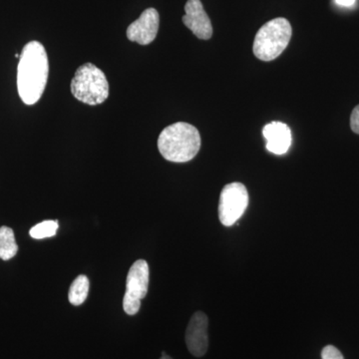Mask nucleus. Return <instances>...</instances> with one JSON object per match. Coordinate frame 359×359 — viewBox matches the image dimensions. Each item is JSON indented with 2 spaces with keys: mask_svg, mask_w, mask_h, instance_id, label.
<instances>
[{
  "mask_svg": "<svg viewBox=\"0 0 359 359\" xmlns=\"http://www.w3.org/2000/svg\"><path fill=\"white\" fill-rule=\"evenodd\" d=\"M49 74L48 56L43 45L32 41L23 47L18 67V89L26 105L39 102Z\"/></svg>",
  "mask_w": 359,
  "mask_h": 359,
  "instance_id": "f257e3e1",
  "label": "nucleus"
},
{
  "mask_svg": "<svg viewBox=\"0 0 359 359\" xmlns=\"http://www.w3.org/2000/svg\"><path fill=\"white\" fill-rule=\"evenodd\" d=\"M201 135L193 125L185 122L175 123L161 132L158 149L167 161L186 163L199 153Z\"/></svg>",
  "mask_w": 359,
  "mask_h": 359,
  "instance_id": "f03ea898",
  "label": "nucleus"
},
{
  "mask_svg": "<svg viewBox=\"0 0 359 359\" xmlns=\"http://www.w3.org/2000/svg\"><path fill=\"white\" fill-rule=\"evenodd\" d=\"M77 100L87 105H99L109 96V83L102 70L92 63H85L75 72L70 85Z\"/></svg>",
  "mask_w": 359,
  "mask_h": 359,
  "instance_id": "7ed1b4c3",
  "label": "nucleus"
},
{
  "mask_svg": "<svg viewBox=\"0 0 359 359\" xmlns=\"http://www.w3.org/2000/svg\"><path fill=\"white\" fill-rule=\"evenodd\" d=\"M292 29L289 20L278 18L262 26L255 37L254 54L263 61L278 58L285 51L292 39Z\"/></svg>",
  "mask_w": 359,
  "mask_h": 359,
  "instance_id": "20e7f679",
  "label": "nucleus"
},
{
  "mask_svg": "<svg viewBox=\"0 0 359 359\" xmlns=\"http://www.w3.org/2000/svg\"><path fill=\"white\" fill-rule=\"evenodd\" d=\"M150 271L147 262L139 259L132 264L126 280V292L123 299V309L129 316L138 313L142 299H145L149 289Z\"/></svg>",
  "mask_w": 359,
  "mask_h": 359,
  "instance_id": "39448f33",
  "label": "nucleus"
},
{
  "mask_svg": "<svg viewBox=\"0 0 359 359\" xmlns=\"http://www.w3.org/2000/svg\"><path fill=\"white\" fill-rule=\"evenodd\" d=\"M249 205V193L244 184H228L219 196V219L224 226H231L242 218Z\"/></svg>",
  "mask_w": 359,
  "mask_h": 359,
  "instance_id": "423d86ee",
  "label": "nucleus"
},
{
  "mask_svg": "<svg viewBox=\"0 0 359 359\" xmlns=\"http://www.w3.org/2000/svg\"><path fill=\"white\" fill-rule=\"evenodd\" d=\"M160 25V16L155 8H148L140 18L127 28V37L130 41L140 45H148L154 41Z\"/></svg>",
  "mask_w": 359,
  "mask_h": 359,
  "instance_id": "0eeeda50",
  "label": "nucleus"
},
{
  "mask_svg": "<svg viewBox=\"0 0 359 359\" xmlns=\"http://www.w3.org/2000/svg\"><path fill=\"white\" fill-rule=\"evenodd\" d=\"M208 327H209V320L204 313L197 311L194 313L186 330L187 346L194 356L201 358L207 353L208 346H209Z\"/></svg>",
  "mask_w": 359,
  "mask_h": 359,
  "instance_id": "6e6552de",
  "label": "nucleus"
},
{
  "mask_svg": "<svg viewBox=\"0 0 359 359\" xmlns=\"http://www.w3.org/2000/svg\"><path fill=\"white\" fill-rule=\"evenodd\" d=\"M184 25L199 39L208 40L212 35V26L201 0H188L185 6Z\"/></svg>",
  "mask_w": 359,
  "mask_h": 359,
  "instance_id": "1a4fd4ad",
  "label": "nucleus"
},
{
  "mask_svg": "<svg viewBox=\"0 0 359 359\" xmlns=\"http://www.w3.org/2000/svg\"><path fill=\"white\" fill-rule=\"evenodd\" d=\"M266 140V149L276 155H283L289 151L292 144V132L290 127L283 122H271L263 129Z\"/></svg>",
  "mask_w": 359,
  "mask_h": 359,
  "instance_id": "9d476101",
  "label": "nucleus"
},
{
  "mask_svg": "<svg viewBox=\"0 0 359 359\" xmlns=\"http://www.w3.org/2000/svg\"><path fill=\"white\" fill-rule=\"evenodd\" d=\"M18 245L13 229L9 226H0V259L9 261L16 256Z\"/></svg>",
  "mask_w": 359,
  "mask_h": 359,
  "instance_id": "9b49d317",
  "label": "nucleus"
},
{
  "mask_svg": "<svg viewBox=\"0 0 359 359\" xmlns=\"http://www.w3.org/2000/svg\"><path fill=\"white\" fill-rule=\"evenodd\" d=\"M89 292V280L86 276L81 275L75 278L74 282L70 285L68 299L73 306H81Z\"/></svg>",
  "mask_w": 359,
  "mask_h": 359,
  "instance_id": "f8f14e48",
  "label": "nucleus"
},
{
  "mask_svg": "<svg viewBox=\"0 0 359 359\" xmlns=\"http://www.w3.org/2000/svg\"><path fill=\"white\" fill-rule=\"evenodd\" d=\"M57 221H44L37 224L30 230V236L35 240L54 237L58 230Z\"/></svg>",
  "mask_w": 359,
  "mask_h": 359,
  "instance_id": "ddd939ff",
  "label": "nucleus"
},
{
  "mask_svg": "<svg viewBox=\"0 0 359 359\" xmlns=\"http://www.w3.org/2000/svg\"><path fill=\"white\" fill-rule=\"evenodd\" d=\"M323 359H344L341 353L334 346H327L321 351Z\"/></svg>",
  "mask_w": 359,
  "mask_h": 359,
  "instance_id": "4468645a",
  "label": "nucleus"
},
{
  "mask_svg": "<svg viewBox=\"0 0 359 359\" xmlns=\"http://www.w3.org/2000/svg\"><path fill=\"white\" fill-rule=\"evenodd\" d=\"M351 127L354 133L359 135V105L356 106L351 113Z\"/></svg>",
  "mask_w": 359,
  "mask_h": 359,
  "instance_id": "2eb2a0df",
  "label": "nucleus"
},
{
  "mask_svg": "<svg viewBox=\"0 0 359 359\" xmlns=\"http://www.w3.org/2000/svg\"><path fill=\"white\" fill-rule=\"evenodd\" d=\"M337 6H353L354 4H355V0H335Z\"/></svg>",
  "mask_w": 359,
  "mask_h": 359,
  "instance_id": "dca6fc26",
  "label": "nucleus"
},
{
  "mask_svg": "<svg viewBox=\"0 0 359 359\" xmlns=\"http://www.w3.org/2000/svg\"><path fill=\"white\" fill-rule=\"evenodd\" d=\"M160 359H173V358H170V356H169V355H167V354H166V353H162V358H161Z\"/></svg>",
  "mask_w": 359,
  "mask_h": 359,
  "instance_id": "f3484780",
  "label": "nucleus"
}]
</instances>
